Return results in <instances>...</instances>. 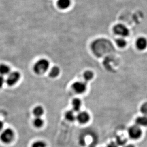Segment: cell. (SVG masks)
Segmentation results:
<instances>
[{"mask_svg": "<svg viewBox=\"0 0 147 147\" xmlns=\"http://www.w3.org/2000/svg\"><path fill=\"white\" fill-rule=\"evenodd\" d=\"M136 46L139 50H145L147 47V40L144 37H140L136 41Z\"/></svg>", "mask_w": 147, "mask_h": 147, "instance_id": "cell-8", "label": "cell"}, {"mask_svg": "<svg viewBox=\"0 0 147 147\" xmlns=\"http://www.w3.org/2000/svg\"><path fill=\"white\" fill-rule=\"evenodd\" d=\"M10 68L5 64H1L0 65V75L1 76L8 75L10 74Z\"/></svg>", "mask_w": 147, "mask_h": 147, "instance_id": "cell-11", "label": "cell"}, {"mask_svg": "<svg viewBox=\"0 0 147 147\" xmlns=\"http://www.w3.org/2000/svg\"><path fill=\"white\" fill-rule=\"evenodd\" d=\"M93 147V146H90V147Z\"/></svg>", "mask_w": 147, "mask_h": 147, "instance_id": "cell-26", "label": "cell"}, {"mask_svg": "<svg viewBox=\"0 0 147 147\" xmlns=\"http://www.w3.org/2000/svg\"><path fill=\"white\" fill-rule=\"evenodd\" d=\"M46 145L44 142L43 141H37L33 144L32 147H46Z\"/></svg>", "mask_w": 147, "mask_h": 147, "instance_id": "cell-20", "label": "cell"}, {"mask_svg": "<svg viewBox=\"0 0 147 147\" xmlns=\"http://www.w3.org/2000/svg\"><path fill=\"white\" fill-rule=\"evenodd\" d=\"M72 106L73 111L76 112H78L80 110L81 106V101L78 98H75L73 100Z\"/></svg>", "mask_w": 147, "mask_h": 147, "instance_id": "cell-12", "label": "cell"}, {"mask_svg": "<svg viewBox=\"0 0 147 147\" xmlns=\"http://www.w3.org/2000/svg\"><path fill=\"white\" fill-rule=\"evenodd\" d=\"M140 111L142 114L147 116V102L145 103L142 105L140 108Z\"/></svg>", "mask_w": 147, "mask_h": 147, "instance_id": "cell-21", "label": "cell"}, {"mask_svg": "<svg viewBox=\"0 0 147 147\" xmlns=\"http://www.w3.org/2000/svg\"><path fill=\"white\" fill-rule=\"evenodd\" d=\"M44 121L41 117H36L33 121V125L36 128H41L44 124Z\"/></svg>", "mask_w": 147, "mask_h": 147, "instance_id": "cell-16", "label": "cell"}, {"mask_svg": "<svg viewBox=\"0 0 147 147\" xmlns=\"http://www.w3.org/2000/svg\"><path fill=\"white\" fill-rule=\"evenodd\" d=\"M107 147H118V146L117 143H115L114 142H112L110 144H108Z\"/></svg>", "mask_w": 147, "mask_h": 147, "instance_id": "cell-23", "label": "cell"}, {"mask_svg": "<svg viewBox=\"0 0 147 147\" xmlns=\"http://www.w3.org/2000/svg\"><path fill=\"white\" fill-rule=\"evenodd\" d=\"M83 76L85 81H89L93 79L94 74L91 71H86L84 74Z\"/></svg>", "mask_w": 147, "mask_h": 147, "instance_id": "cell-18", "label": "cell"}, {"mask_svg": "<svg viewBox=\"0 0 147 147\" xmlns=\"http://www.w3.org/2000/svg\"><path fill=\"white\" fill-rule=\"evenodd\" d=\"M136 123L139 126H147V116L137 117L136 119Z\"/></svg>", "mask_w": 147, "mask_h": 147, "instance_id": "cell-10", "label": "cell"}, {"mask_svg": "<svg viewBox=\"0 0 147 147\" xmlns=\"http://www.w3.org/2000/svg\"><path fill=\"white\" fill-rule=\"evenodd\" d=\"M72 88L76 93L81 94L86 90V83L83 82H75L72 85Z\"/></svg>", "mask_w": 147, "mask_h": 147, "instance_id": "cell-6", "label": "cell"}, {"mask_svg": "<svg viewBox=\"0 0 147 147\" xmlns=\"http://www.w3.org/2000/svg\"><path fill=\"white\" fill-rule=\"evenodd\" d=\"M134 147V146L132 145L129 144L126 145V146H125V147Z\"/></svg>", "mask_w": 147, "mask_h": 147, "instance_id": "cell-25", "label": "cell"}, {"mask_svg": "<svg viewBox=\"0 0 147 147\" xmlns=\"http://www.w3.org/2000/svg\"><path fill=\"white\" fill-rule=\"evenodd\" d=\"M116 43L117 44L118 46L120 48L125 47L127 45L126 40H125V39L122 37L117 39L116 41Z\"/></svg>", "mask_w": 147, "mask_h": 147, "instance_id": "cell-17", "label": "cell"}, {"mask_svg": "<svg viewBox=\"0 0 147 147\" xmlns=\"http://www.w3.org/2000/svg\"><path fill=\"white\" fill-rule=\"evenodd\" d=\"M65 118L69 121L72 122L76 119L75 113L72 111H68L65 113Z\"/></svg>", "mask_w": 147, "mask_h": 147, "instance_id": "cell-15", "label": "cell"}, {"mask_svg": "<svg viewBox=\"0 0 147 147\" xmlns=\"http://www.w3.org/2000/svg\"><path fill=\"white\" fill-rule=\"evenodd\" d=\"M113 30L116 34L121 36L122 38L127 37L129 34V30L122 24H118L115 25Z\"/></svg>", "mask_w": 147, "mask_h": 147, "instance_id": "cell-3", "label": "cell"}, {"mask_svg": "<svg viewBox=\"0 0 147 147\" xmlns=\"http://www.w3.org/2000/svg\"><path fill=\"white\" fill-rule=\"evenodd\" d=\"M20 74L18 71L10 72L6 80V82L8 86H12L19 81L20 78Z\"/></svg>", "mask_w": 147, "mask_h": 147, "instance_id": "cell-5", "label": "cell"}, {"mask_svg": "<svg viewBox=\"0 0 147 147\" xmlns=\"http://www.w3.org/2000/svg\"><path fill=\"white\" fill-rule=\"evenodd\" d=\"M76 119L80 123H86L90 119V116L86 112L81 111L78 113L76 116Z\"/></svg>", "mask_w": 147, "mask_h": 147, "instance_id": "cell-7", "label": "cell"}, {"mask_svg": "<svg viewBox=\"0 0 147 147\" xmlns=\"http://www.w3.org/2000/svg\"><path fill=\"white\" fill-rule=\"evenodd\" d=\"M60 69L57 66L53 67L50 70L49 75L51 78H56L59 76L60 74Z\"/></svg>", "mask_w": 147, "mask_h": 147, "instance_id": "cell-14", "label": "cell"}, {"mask_svg": "<svg viewBox=\"0 0 147 147\" xmlns=\"http://www.w3.org/2000/svg\"><path fill=\"white\" fill-rule=\"evenodd\" d=\"M14 133L11 129H7L3 131L0 135L1 142L5 143H9L12 142L14 138Z\"/></svg>", "mask_w": 147, "mask_h": 147, "instance_id": "cell-2", "label": "cell"}, {"mask_svg": "<svg viewBox=\"0 0 147 147\" xmlns=\"http://www.w3.org/2000/svg\"><path fill=\"white\" fill-rule=\"evenodd\" d=\"M126 142V139L124 138V137L118 136L116 139V143L118 145H119V146L124 145Z\"/></svg>", "mask_w": 147, "mask_h": 147, "instance_id": "cell-19", "label": "cell"}, {"mask_svg": "<svg viewBox=\"0 0 147 147\" xmlns=\"http://www.w3.org/2000/svg\"><path fill=\"white\" fill-rule=\"evenodd\" d=\"M44 110L41 106H37L33 110V113L36 117H41L43 115Z\"/></svg>", "mask_w": 147, "mask_h": 147, "instance_id": "cell-13", "label": "cell"}, {"mask_svg": "<svg viewBox=\"0 0 147 147\" xmlns=\"http://www.w3.org/2000/svg\"><path fill=\"white\" fill-rule=\"evenodd\" d=\"M50 66L48 61L42 59L37 61L33 66V71L38 75H42L46 72Z\"/></svg>", "mask_w": 147, "mask_h": 147, "instance_id": "cell-1", "label": "cell"}, {"mask_svg": "<svg viewBox=\"0 0 147 147\" xmlns=\"http://www.w3.org/2000/svg\"><path fill=\"white\" fill-rule=\"evenodd\" d=\"M57 4L60 9L65 10L71 5V0H58Z\"/></svg>", "mask_w": 147, "mask_h": 147, "instance_id": "cell-9", "label": "cell"}, {"mask_svg": "<svg viewBox=\"0 0 147 147\" xmlns=\"http://www.w3.org/2000/svg\"><path fill=\"white\" fill-rule=\"evenodd\" d=\"M128 134L131 139L137 140L140 138L142 135V130L139 126L137 125H134L129 129Z\"/></svg>", "mask_w": 147, "mask_h": 147, "instance_id": "cell-4", "label": "cell"}, {"mask_svg": "<svg viewBox=\"0 0 147 147\" xmlns=\"http://www.w3.org/2000/svg\"><path fill=\"white\" fill-rule=\"evenodd\" d=\"M3 126H4V125H3V121H0V131H2V129H3Z\"/></svg>", "mask_w": 147, "mask_h": 147, "instance_id": "cell-24", "label": "cell"}, {"mask_svg": "<svg viewBox=\"0 0 147 147\" xmlns=\"http://www.w3.org/2000/svg\"><path fill=\"white\" fill-rule=\"evenodd\" d=\"M5 82L6 80L4 79V77L0 75V88L3 87Z\"/></svg>", "mask_w": 147, "mask_h": 147, "instance_id": "cell-22", "label": "cell"}]
</instances>
